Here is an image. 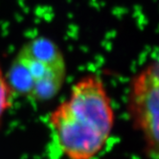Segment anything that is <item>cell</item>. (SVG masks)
<instances>
[{
    "mask_svg": "<svg viewBox=\"0 0 159 159\" xmlns=\"http://www.w3.org/2000/svg\"><path fill=\"white\" fill-rule=\"evenodd\" d=\"M14 97L15 93L8 82L4 69L0 64V127L7 112L13 106Z\"/></svg>",
    "mask_w": 159,
    "mask_h": 159,
    "instance_id": "obj_4",
    "label": "cell"
},
{
    "mask_svg": "<svg viewBox=\"0 0 159 159\" xmlns=\"http://www.w3.org/2000/svg\"><path fill=\"white\" fill-rule=\"evenodd\" d=\"M48 125L66 159H94L104 151L115 126V110L102 78L89 73L48 116Z\"/></svg>",
    "mask_w": 159,
    "mask_h": 159,
    "instance_id": "obj_1",
    "label": "cell"
},
{
    "mask_svg": "<svg viewBox=\"0 0 159 159\" xmlns=\"http://www.w3.org/2000/svg\"><path fill=\"white\" fill-rule=\"evenodd\" d=\"M5 73L15 95L40 103L61 91L67 65L58 44L49 38L37 37L22 44Z\"/></svg>",
    "mask_w": 159,
    "mask_h": 159,
    "instance_id": "obj_2",
    "label": "cell"
},
{
    "mask_svg": "<svg viewBox=\"0 0 159 159\" xmlns=\"http://www.w3.org/2000/svg\"><path fill=\"white\" fill-rule=\"evenodd\" d=\"M128 113L144 142L145 152L157 159L159 151V65L149 61L135 73L129 86Z\"/></svg>",
    "mask_w": 159,
    "mask_h": 159,
    "instance_id": "obj_3",
    "label": "cell"
}]
</instances>
